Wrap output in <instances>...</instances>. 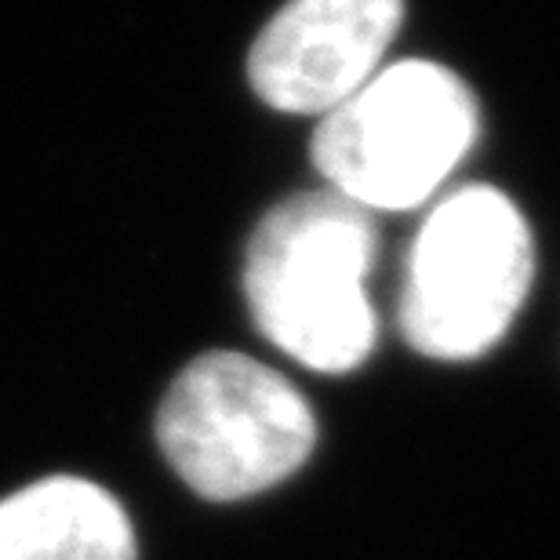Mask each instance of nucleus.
<instances>
[{
  "instance_id": "obj_1",
  "label": "nucleus",
  "mask_w": 560,
  "mask_h": 560,
  "mask_svg": "<svg viewBox=\"0 0 560 560\" xmlns=\"http://www.w3.org/2000/svg\"><path fill=\"white\" fill-rule=\"evenodd\" d=\"M378 233L372 211L335 189L280 200L244 255V295L277 350L317 372H350L375 346L368 299Z\"/></svg>"
},
{
  "instance_id": "obj_2",
  "label": "nucleus",
  "mask_w": 560,
  "mask_h": 560,
  "mask_svg": "<svg viewBox=\"0 0 560 560\" xmlns=\"http://www.w3.org/2000/svg\"><path fill=\"white\" fill-rule=\"evenodd\" d=\"M477 98L447 66L408 59L378 70L313 136L328 189L364 211H408L436 194L477 142Z\"/></svg>"
},
{
  "instance_id": "obj_3",
  "label": "nucleus",
  "mask_w": 560,
  "mask_h": 560,
  "mask_svg": "<svg viewBox=\"0 0 560 560\" xmlns=\"http://www.w3.org/2000/svg\"><path fill=\"white\" fill-rule=\"evenodd\" d=\"M532 270V233L517 205L491 186L455 189L411 244L400 331L433 361H474L506 335Z\"/></svg>"
},
{
  "instance_id": "obj_4",
  "label": "nucleus",
  "mask_w": 560,
  "mask_h": 560,
  "mask_svg": "<svg viewBox=\"0 0 560 560\" xmlns=\"http://www.w3.org/2000/svg\"><path fill=\"white\" fill-rule=\"evenodd\" d=\"M156 441L197 495L233 502L295 474L313 452L317 422L273 368L244 353H205L167 389Z\"/></svg>"
},
{
  "instance_id": "obj_5",
  "label": "nucleus",
  "mask_w": 560,
  "mask_h": 560,
  "mask_svg": "<svg viewBox=\"0 0 560 560\" xmlns=\"http://www.w3.org/2000/svg\"><path fill=\"white\" fill-rule=\"evenodd\" d=\"M405 0H288L248 55V81L284 114H331L383 66Z\"/></svg>"
},
{
  "instance_id": "obj_6",
  "label": "nucleus",
  "mask_w": 560,
  "mask_h": 560,
  "mask_svg": "<svg viewBox=\"0 0 560 560\" xmlns=\"http://www.w3.org/2000/svg\"><path fill=\"white\" fill-rule=\"evenodd\" d=\"M0 560H136V532L109 491L51 477L0 499Z\"/></svg>"
}]
</instances>
